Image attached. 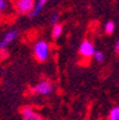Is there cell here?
Segmentation results:
<instances>
[{"label": "cell", "mask_w": 119, "mask_h": 120, "mask_svg": "<svg viewBox=\"0 0 119 120\" xmlns=\"http://www.w3.org/2000/svg\"><path fill=\"white\" fill-rule=\"evenodd\" d=\"M108 120H119V106H114L108 112Z\"/></svg>", "instance_id": "obj_9"}, {"label": "cell", "mask_w": 119, "mask_h": 120, "mask_svg": "<svg viewBox=\"0 0 119 120\" xmlns=\"http://www.w3.org/2000/svg\"><path fill=\"white\" fill-rule=\"evenodd\" d=\"M36 6V0H14L15 11L19 14L29 15Z\"/></svg>", "instance_id": "obj_3"}, {"label": "cell", "mask_w": 119, "mask_h": 120, "mask_svg": "<svg viewBox=\"0 0 119 120\" xmlns=\"http://www.w3.org/2000/svg\"><path fill=\"white\" fill-rule=\"evenodd\" d=\"M18 35H19V31L17 30V29H11V30H8L5 35H4V37L1 38V41H0V49L5 50L17 37H18Z\"/></svg>", "instance_id": "obj_5"}, {"label": "cell", "mask_w": 119, "mask_h": 120, "mask_svg": "<svg viewBox=\"0 0 119 120\" xmlns=\"http://www.w3.org/2000/svg\"><path fill=\"white\" fill-rule=\"evenodd\" d=\"M33 55L38 62H45L50 55V44L44 39H38L33 44Z\"/></svg>", "instance_id": "obj_1"}, {"label": "cell", "mask_w": 119, "mask_h": 120, "mask_svg": "<svg viewBox=\"0 0 119 120\" xmlns=\"http://www.w3.org/2000/svg\"><path fill=\"white\" fill-rule=\"evenodd\" d=\"M114 29H115V24H114L113 20L106 22V24H105V32L107 33V35H112V33L114 32Z\"/></svg>", "instance_id": "obj_10"}, {"label": "cell", "mask_w": 119, "mask_h": 120, "mask_svg": "<svg viewBox=\"0 0 119 120\" xmlns=\"http://www.w3.org/2000/svg\"><path fill=\"white\" fill-rule=\"evenodd\" d=\"M54 90H55V84L49 80H43L31 88V93L36 95H50Z\"/></svg>", "instance_id": "obj_2"}, {"label": "cell", "mask_w": 119, "mask_h": 120, "mask_svg": "<svg viewBox=\"0 0 119 120\" xmlns=\"http://www.w3.org/2000/svg\"><path fill=\"white\" fill-rule=\"evenodd\" d=\"M58 20H60V14L57 12H55V13H53L51 15H50V23L53 24V26L58 24Z\"/></svg>", "instance_id": "obj_12"}, {"label": "cell", "mask_w": 119, "mask_h": 120, "mask_svg": "<svg viewBox=\"0 0 119 120\" xmlns=\"http://www.w3.org/2000/svg\"><path fill=\"white\" fill-rule=\"evenodd\" d=\"M114 51L117 54H119V39L117 41V43H115V45H114Z\"/></svg>", "instance_id": "obj_14"}, {"label": "cell", "mask_w": 119, "mask_h": 120, "mask_svg": "<svg viewBox=\"0 0 119 120\" xmlns=\"http://www.w3.org/2000/svg\"><path fill=\"white\" fill-rule=\"evenodd\" d=\"M95 46L94 44L89 41V39H84L81 42L80 46H79V54L84 57V58H89V57H94L95 54Z\"/></svg>", "instance_id": "obj_4"}, {"label": "cell", "mask_w": 119, "mask_h": 120, "mask_svg": "<svg viewBox=\"0 0 119 120\" xmlns=\"http://www.w3.org/2000/svg\"><path fill=\"white\" fill-rule=\"evenodd\" d=\"M7 7H8V0H0V11H1V13H4Z\"/></svg>", "instance_id": "obj_13"}, {"label": "cell", "mask_w": 119, "mask_h": 120, "mask_svg": "<svg viewBox=\"0 0 119 120\" xmlns=\"http://www.w3.org/2000/svg\"><path fill=\"white\" fill-rule=\"evenodd\" d=\"M94 60H95V62H98V63H103L104 60H105V55H104L103 51L96 50L95 54H94Z\"/></svg>", "instance_id": "obj_11"}, {"label": "cell", "mask_w": 119, "mask_h": 120, "mask_svg": "<svg viewBox=\"0 0 119 120\" xmlns=\"http://www.w3.org/2000/svg\"><path fill=\"white\" fill-rule=\"evenodd\" d=\"M46 3H48V0H36V6H35V10H33V11H32L27 17H29V18H35V17H37V15L42 12V10L45 7Z\"/></svg>", "instance_id": "obj_7"}, {"label": "cell", "mask_w": 119, "mask_h": 120, "mask_svg": "<svg viewBox=\"0 0 119 120\" xmlns=\"http://www.w3.org/2000/svg\"><path fill=\"white\" fill-rule=\"evenodd\" d=\"M22 118L23 120H44V118L31 106H25L22 108Z\"/></svg>", "instance_id": "obj_6"}, {"label": "cell", "mask_w": 119, "mask_h": 120, "mask_svg": "<svg viewBox=\"0 0 119 120\" xmlns=\"http://www.w3.org/2000/svg\"><path fill=\"white\" fill-rule=\"evenodd\" d=\"M63 33V25L62 24H56L53 26V31H51V36L54 39H57Z\"/></svg>", "instance_id": "obj_8"}]
</instances>
